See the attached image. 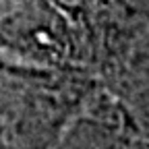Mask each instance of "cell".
Segmentation results:
<instances>
[{"label":"cell","instance_id":"cell-4","mask_svg":"<svg viewBox=\"0 0 149 149\" xmlns=\"http://www.w3.org/2000/svg\"><path fill=\"white\" fill-rule=\"evenodd\" d=\"M50 4L58 10L66 21L87 19L93 10H97V0H50Z\"/></svg>","mask_w":149,"mask_h":149},{"label":"cell","instance_id":"cell-1","mask_svg":"<svg viewBox=\"0 0 149 149\" xmlns=\"http://www.w3.org/2000/svg\"><path fill=\"white\" fill-rule=\"evenodd\" d=\"M64 23L50 0H0V33L8 40L50 46L60 40Z\"/></svg>","mask_w":149,"mask_h":149},{"label":"cell","instance_id":"cell-2","mask_svg":"<svg viewBox=\"0 0 149 149\" xmlns=\"http://www.w3.org/2000/svg\"><path fill=\"white\" fill-rule=\"evenodd\" d=\"M97 8L128 35V42L149 31V0H97Z\"/></svg>","mask_w":149,"mask_h":149},{"label":"cell","instance_id":"cell-3","mask_svg":"<svg viewBox=\"0 0 149 149\" xmlns=\"http://www.w3.org/2000/svg\"><path fill=\"white\" fill-rule=\"evenodd\" d=\"M128 52V79L137 102L149 112V31L135 37Z\"/></svg>","mask_w":149,"mask_h":149}]
</instances>
